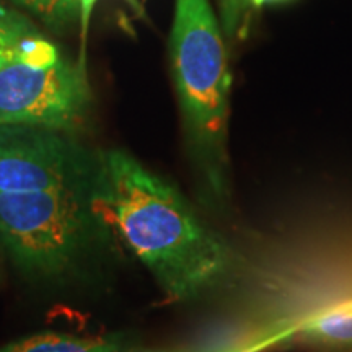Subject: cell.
I'll return each mask as SVG.
<instances>
[{
  "label": "cell",
  "instance_id": "obj_4",
  "mask_svg": "<svg viewBox=\"0 0 352 352\" xmlns=\"http://www.w3.org/2000/svg\"><path fill=\"white\" fill-rule=\"evenodd\" d=\"M103 153L70 132L0 124V192H38L103 186Z\"/></svg>",
  "mask_w": 352,
  "mask_h": 352
},
{
  "label": "cell",
  "instance_id": "obj_1",
  "mask_svg": "<svg viewBox=\"0 0 352 352\" xmlns=\"http://www.w3.org/2000/svg\"><path fill=\"white\" fill-rule=\"evenodd\" d=\"M103 204L114 230L168 300H199L230 283L235 252L173 184L124 151L103 153Z\"/></svg>",
  "mask_w": 352,
  "mask_h": 352
},
{
  "label": "cell",
  "instance_id": "obj_14",
  "mask_svg": "<svg viewBox=\"0 0 352 352\" xmlns=\"http://www.w3.org/2000/svg\"><path fill=\"white\" fill-rule=\"evenodd\" d=\"M276 2H284V0H250V6H252V8H263L264 6Z\"/></svg>",
  "mask_w": 352,
  "mask_h": 352
},
{
  "label": "cell",
  "instance_id": "obj_15",
  "mask_svg": "<svg viewBox=\"0 0 352 352\" xmlns=\"http://www.w3.org/2000/svg\"><path fill=\"white\" fill-rule=\"evenodd\" d=\"M10 12H12L10 8H7L6 6H2V3H0V21L6 19V16H7Z\"/></svg>",
  "mask_w": 352,
  "mask_h": 352
},
{
  "label": "cell",
  "instance_id": "obj_5",
  "mask_svg": "<svg viewBox=\"0 0 352 352\" xmlns=\"http://www.w3.org/2000/svg\"><path fill=\"white\" fill-rule=\"evenodd\" d=\"M91 104L87 64L67 59L46 69L12 60L0 67V124L74 132Z\"/></svg>",
  "mask_w": 352,
  "mask_h": 352
},
{
  "label": "cell",
  "instance_id": "obj_13",
  "mask_svg": "<svg viewBox=\"0 0 352 352\" xmlns=\"http://www.w3.org/2000/svg\"><path fill=\"white\" fill-rule=\"evenodd\" d=\"M124 352H191L189 349H142V347L129 346Z\"/></svg>",
  "mask_w": 352,
  "mask_h": 352
},
{
  "label": "cell",
  "instance_id": "obj_11",
  "mask_svg": "<svg viewBox=\"0 0 352 352\" xmlns=\"http://www.w3.org/2000/svg\"><path fill=\"white\" fill-rule=\"evenodd\" d=\"M219 21L228 39H245L248 34L252 6L250 0H217Z\"/></svg>",
  "mask_w": 352,
  "mask_h": 352
},
{
  "label": "cell",
  "instance_id": "obj_10",
  "mask_svg": "<svg viewBox=\"0 0 352 352\" xmlns=\"http://www.w3.org/2000/svg\"><path fill=\"white\" fill-rule=\"evenodd\" d=\"M34 32L38 30L32 21L15 10H12L0 21V67L15 60L20 41Z\"/></svg>",
  "mask_w": 352,
  "mask_h": 352
},
{
  "label": "cell",
  "instance_id": "obj_2",
  "mask_svg": "<svg viewBox=\"0 0 352 352\" xmlns=\"http://www.w3.org/2000/svg\"><path fill=\"white\" fill-rule=\"evenodd\" d=\"M170 67L199 201L223 215L232 204V72L222 26L209 0H175Z\"/></svg>",
  "mask_w": 352,
  "mask_h": 352
},
{
  "label": "cell",
  "instance_id": "obj_12",
  "mask_svg": "<svg viewBox=\"0 0 352 352\" xmlns=\"http://www.w3.org/2000/svg\"><path fill=\"white\" fill-rule=\"evenodd\" d=\"M98 0H80V16H78V26H80V43H82V50H80V63L85 64V44H87V36L88 32H90V21H91V15H94V8L96 6ZM124 2L129 6L132 10H134L138 15L142 16L145 10L142 7V3L139 0H124Z\"/></svg>",
  "mask_w": 352,
  "mask_h": 352
},
{
  "label": "cell",
  "instance_id": "obj_8",
  "mask_svg": "<svg viewBox=\"0 0 352 352\" xmlns=\"http://www.w3.org/2000/svg\"><path fill=\"white\" fill-rule=\"evenodd\" d=\"M54 32H64L80 16V0H13Z\"/></svg>",
  "mask_w": 352,
  "mask_h": 352
},
{
  "label": "cell",
  "instance_id": "obj_9",
  "mask_svg": "<svg viewBox=\"0 0 352 352\" xmlns=\"http://www.w3.org/2000/svg\"><path fill=\"white\" fill-rule=\"evenodd\" d=\"M60 59H63V56L59 54L57 47L50 39L41 36L39 32H34L21 39L15 54V60L36 69L51 67Z\"/></svg>",
  "mask_w": 352,
  "mask_h": 352
},
{
  "label": "cell",
  "instance_id": "obj_7",
  "mask_svg": "<svg viewBox=\"0 0 352 352\" xmlns=\"http://www.w3.org/2000/svg\"><path fill=\"white\" fill-rule=\"evenodd\" d=\"M129 344L121 336L78 338L70 334H34L0 347V352H124Z\"/></svg>",
  "mask_w": 352,
  "mask_h": 352
},
{
  "label": "cell",
  "instance_id": "obj_3",
  "mask_svg": "<svg viewBox=\"0 0 352 352\" xmlns=\"http://www.w3.org/2000/svg\"><path fill=\"white\" fill-rule=\"evenodd\" d=\"M111 220L98 189L0 192V241L21 270L54 277L107 243Z\"/></svg>",
  "mask_w": 352,
  "mask_h": 352
},
{
  "label": "cell",
  "instance_id": "obj_6",
  "mask_svg": "<svg viewBox=\"0 0 352 352\" xmlns=\"http://www.w3.org/2000/svg\"><path fill=\"white\" fill-rule=\"evenodd\" d=\"M296 338L314 351L352 352V308H338L303 321Z\"/></svg>",
  "mask_w": 352,
  "mask_h": 352
}]
</instances>
